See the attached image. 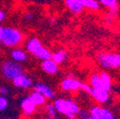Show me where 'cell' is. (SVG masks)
<instances>
[{
	"instance_id": "29",
	"label": "cell",
	"mask_w": 120,
	"mask_h": 119,
	"mask_svg": "<svg viewBox=\"0 0 120 119\" xmlns=\"http://www.w3.org/2000/svg\"><path fill=\"white\" fill-rule=\"evenodd\" d=\"M2 33H3V28L0 27V44L2 43Z\"/></svg>"
},
{
	"instance_id": "7",
	"label": "cell",
	"mask_w": 120,
	"mask_h": 119,
	"mask_svg": "<svg viewBox=\"0 0 120 119\" xmlns=\"http://www.w3.org/2000/svg\"><path fill=\"white\" fill-rule=\"evenodd\" d=\"M91 95L94 99L101 104H106L110 100V92L102 88H93Z\"/></svg>"
},
{
	"instance_id": "17",
	"label": "cell",
	"mask_w": 120,
	"mask_h": 119,
	"mask_svg": "<svg viewBox=\"0 0 120 119\" xmlns=\"http://www.w3.org/2000/svg\"><path fill=\"white\" fill-rule=\"evenodd\" d=\"M99 3L105 7H107L111 11V16H113L117 12L118 5H117V0H99Z\"/></svg>"
},
{
	"instance_id": "13",
	"label": "cell",
	"mask_w": 120,
	"mask_h": 119,
	"mask_svg": "<svg viewBox=\"0 0 120 119\" xmlns=\"http://www.w3.org/2000/svg\"><path fill=\"white\" fill-rule=\"evenodd\" d=\"M99 76H100L101 88L110 92L112 87V79L111 75L106 71H102L101 73H99Z\"/></svg>"
},
{
	"instance_id": "22",
	"label": "cell",
	"mask_w": 120,
	"mask_h": 119,
	"mask_svg": "<svg viewBox=\"0 0 120 119\" xmlns=\"http://www.w3.org/2000/svg\"><path fill=\"white\" fill-rule=\"evenodd\" d=\"M46 112L48 113L49 117H56L57 115V111L54 107L53 104H48V105H46Z\"/></svg>"
},
{
	"instance_id": "24",
	"label": "cell",
	"mask_w": 120,
	"mask_h": 119,
	"mask_svg": "<svg viewBox=\"0 0 120 119\" xmlns=\"http://www.w3.org/2000/svg\"><path fill=\"white\" fill-rule=\"evenodd\" d=\"M79 117H80V119H88L90 116V112H86V111H84V110H80V112H78V114H77Z\"/></svg>"
},
{
	"instance_id": "15",
	"label": "cell",
	"mask_w": 120,
	"mask_h": 119,
	"mask_svg": "<svg viewBox=\"0 0 120 119\" xmlns=\"http://www.w3.org/2000/svg\"><path fill=\"white\" fill-rule=\"evenodd\" d=\"M11 57L12 58L13 61L15 62H24L27 60L28 58V54L26 53V52L19 50V49H15V50H12L11 52Z\"/></svg>"
},
{
	"instance_id": "10",
	"label": "cell",
	"mask_w": 120,
	"mask_h": 119,
	"mask_svg": "<svg viewBox=\"0 0 120 119\" xmlns=\"http://www.w3.org/2000/svg\"><path fill=\"white\" fill-rule=\"evenodd\" d=\"M41 69L44 72H46L48 74H55L58 71V64H56L52 59H47V60H44L41 63Z\"/></svg>"
},
{
	"instance_id": "27",
	"label": "cell",
	"mask_w": 120,
	"mask_h": 119,
	"mask_svg": "<svg viewBox=\"0 0 120 119\" xmlns=\"http://www.w3.org/2000/svg\"><path fill=\"white\" fill-rule=\"evenodd\" d=\"M33 18H34V14H33V13H31V12L27 13L26 15H25V19H27V20H32Z\"/></svg>"
},
{
	"instance_id": "11",
	"label": "cell",
	"mask_w": 120,
	"mask_h": 119,
	"mask_svg": "<svg viewBox=\"0 0 120 119\" xmlns=\"http://www.w3.org/2000/svg\"><path fill=\"white\" fill-rule=\"evenodd\" d=\"M65 5L74 14L80 13L84 9L83 2L79 0H65Z\"/></svg>"
},
{
	"instance_id": "31",
	"label": "cell",
	"mask_w": 120,
	"mask_h": 119,
	"mask_svg": "<svg viewBox=\"0 0 120 119\" xmlns=\"http://www.w3.org/2000/svg\"><path fill=\"white\" fill-rule=\"evenodd\" d=\"M43 119H54V118H52V117H45V118H43Z\"/></svg>"
},
{
	"instance_id": "25",
	"label": "cell",
	"mask_w": 120,
	"mask_h": 119,
	"mask_svg": "<svg viewBox=\"0 0 120 119\" xmlns=\"http://www.w3.org/2000/svg\"><path fill=\"white\" fill-rule=\"evenodd\" d=\"M81 90L85 91L86 93H91V92H92V90H93V88H92V87H90V85H88V84L82 83V86H81Z\"/></svg>"
},
{
	"instance_id": "4",
	"label": "cell",
	"mask_w": 120,
	"mask_h": 119,
	"mask_svg": "<svg viewBox=\"0 0 120 119\" xmlns=\"http://www.w3.org/2000/svg\"><path fill=\"white\" fill-rule=\"evenodd\" d=\"M24 67L13 60H7L2 64V74L3 76L9 80H13L22 74H24Z\"/></svg>"
},
{
	"instance_id": "3",
	"label": "cell",
	"mask_w": 120,
	"mask_h": 119,
	"mask_svg": "<svg viewBox=\"0 0 120 119\" xmlns=\"http://www.w3.org/2000/svg\"><path fill=\"white\" fill-rule=\"evenodd\" d=\"M97 62L104 69H119L120 53L117 52H100L96 56Z\"/></svg>"
},
{
	"instance_id": "18",
	"label": "cell",
	"mask_w": 120,
	"mask_h": 119,
	"mask_svg": "<svg viewBox=\"0 0 120 119\" xmlns=\"http://www.w3.org/2000/svg\"><path fill=\"white\" fill-rule=\"evenodd\" d=\"M42 46V44H41V42H40V40L38 39V38H31L29 41H28V43H27V50L31 52L32 54L37 50V49H39L40 47Z\"/></svg>"
},
{
	"instance_id": "28",
	"label": "cell",
	"mask_w": 120,
	"mask_h": 119,
	"mask_svg": "<svg viewBox=\"0 0 120 119\" xmlns=\"http://www.w3.org/2000/svg\"><path fill=\"white\" fill-rule=\"evenodd\" d=\"M4 19H5V13L2 11H0V22L3 21Z\"/></svg>"
},
{
	"instance_id": "16",
	"label": "cell",
	"mask_w": 120,
	"mask_h": 119,
	"mask_svg": "<svg viewBox=\"0 0 120 119\" xmlns=\"http://www.w3.org/2000/svg\"><path fill=\"white\" fill-rule=\"evenodd\" d=\"M33 55H34V56H35L36 58H38V59H41L42 61L52 58V52H51L47 48H45V47H43V46H41L39 49H37V50L33 53Z\"/></svg>"
},
{
	"instance_id": "5",
	"label": "cell",
	"mask_w": 120,
	"mask_h": 119,
	"mask_svg": "<svg viewBox=\"0 0 120 119\" xmlns=\"http://www.w3.org/2000/svg\"><path fill=\"white\" fill-rule=\"evenodd\" d=\"M90 115L97 119H115L114 114L107 108L100 106H93L89 111Z\"/></svg>"
},
{
	"instance_id": "19",
	"label": "cell",
	"mask_w": 120,
	"mask_h": 119,
	"mask_svg": "<svg viewBox=\"0 0 120 119\" xmlns=\"http://www.w3.org/2000/svg\"><path fill=\"white\" fill-rule=\"evenodd\" d=\"M68 57V54L66 52L62 51V50H59L56 51L55 52L52 53V59L56 63V64H61L63 63Z\"/></svg>"
},
{
	"instance_id": "8",
	"label": "cell",
	"mask_w": 120,
	"mask_h": 119,
	"mask_svg": "<svg viewBox=\"0 0 120 119\" xmlns=\"http://www.w3.org/2000/svg\"><path fill=\"white\" fill-rule=\"evenodd\" d=\"M34 91L43 94L47 99H53L55 97V93L53 92L52 89H51L48 85L44 83H35L34 86Z\"/></svg>"
},
{
	"instance_id": "26",
	"label": "cell",
	"mask_w": 120,
	"mask_h": 119,
	"mask_svg": "<svg viewBox=\"0 0 120 119\" xmlns=\"http://www.w3.org/2000/svg\"><path fill=\"white\" fill-rule=\"evenodd\" d=\"M8 93V89L6 87H0V94L6 95Z\"/></svg>"
},
{
	"instance_id": "32",
	"label": "cell",
	"mask_w": 120,
	"mask_h": 119,
	"mask_svg": "<svg viewBox=\"0 0 120 119\" xmlns=\"http://www.w3.org/2000/svg\"><path fill=\"white\" fill-rule=\"evenodd\" d=\"M79 1H81V2H83V1H84V0H79Z\"/></svg>"
},
{
	"instance_id": "20",
	"label": "cell",
	"mask_w": 120,
	"mask_h": 119,
	"mask_svg": "<svg viewBox=\"0 0 120 119\" xmlns=\"http://www.w3.org/2000/svg\"><path fill=\"white\" fill-rule=\"evenodd\" d=\"M83 5H84V8L94 10V11H96L100 8V3L97 0H84Z\"/></svg>"
},
{
	"instance_id": "2",
	"label": "cell",
	"mask_w": 120,
	"mask_h": 119,
	"mask_svg": "<svg viewBox=\"0 0 120 119\" xmlns=\"http://www.w3.org/2000/svg\"><path fill=\"white\" fill-rule=\"evenodd\" d=\"M22 41H23V33L19 30L11 27L3 28L2 43L5 46L13 48L20 45Z\"/></svg>"
},
{
	"instance_id": "6",
	"label": "cell",
	"mask_w": 120,
	"mask_h": 119,
	"mask_svg": "<svg viewBox=\"0 0 120 119\" xmlns=\"http://www.w3.org/2000/svg\"><path fill=\"white\" fill-rule=\"evenodd\" d=\"M82 83L74 77H66L62 80L60 88L64 92H77L81 90Z\"/></svg>"
},
{
	"instance_id": "21",
	"label": "cell",
	"mask_w": 120,
	"mask_h": 119,
	"mask_svg": "<svg viewBox=\"0 0 120 119\" xmlns=\"http://www.w3.org/2000/svg\"><path fill=\"white\" fill-rule=\"evenodd\" d=\"M90 84L92 88H101V82H100V76L99 73H94L90 78Z\"/></svg>"
},
{
	"instance_id": "1",
	"label": "cell",
	"mask_w": 120,
	"mask_h": 119,
	"mask_svg": "<svg viewBox=\"0 0 120 119\" xmlns=\"http://www.w3.org/2000/svg\"><path fill=\"white\" fill-rule=\"evenodd\" d=\"M53 105L57 112L65 115L68 119H75L80 112L78 104L69 98H57L54 100Z\"/></svg>"
},
{
	"instance_id": "23",
	"label": "cell",
	"mask_w": 120,
	"mask_h": 119,
	"mask_svg": "<svg viewBox=\"0 0 120 119\" xmlns=\"http://www.w3.org/2000/svg\"><path fill=\"white\" fill-rule=\"evenodd\" d=\"M9 106V101L6 97L0 96V112L5 111Z\"/></svg>"
},
{
	"instance_id": "12",
	"label": "cell",
	"mask_w": 120,
	"mask_h": 119,
	"mask_svg": "<svg viewBox=\"0 0 120 119\" xmlns=\"http://www.w3.org/2000/svg\"><path fill=\"white\" fill-rule=\"evenodd\" d=\"M21 108L26 115H31L34 112L36 106H35V104L30 99V97H26L21 102Z\"/></svg>"
},
{
	"instance_id": "14",
	"label": "cell",
	"mask_w": 120,
	"mask_h": 119,
	"mask_svg": "<svg viewBox=\"0 0 120 119\" xmlns=\"http://www.w3.org/2000/svg\"><path fill=\"white\" fill-rule=\"evenodd\" d=\"M30 99H31L34 104L35 106L38 107V106H43L46 104V101H47V98L45 97L43 94H41L40 93L36 92V91H34L31 94H30Z\"/></svg>"
},
{
	"instance_id": "30",
	"label": "cell",
	"mask_w": 120,
	"mask_h": 119,
	"mask_svg": "<svg viewBox=\"0 0 120 119\" xmlns=\"http://www.w3.org/2000/svg\"><path fill=\"white\" fill-rule=\"evenodd\" d=\"M88 119H97V118H95V117H93V116H90Z\"/></svg>"
},
{
	"instance_id": "9",
	"label": "cell",
	"mask_w": 120,
	"mask_h": 119,
	"mask_svg": "<svg viewBox=\"0 0 120 119\" xmlns=\"http://www.w3.org/2000/svg\"><path fill=\"white\" fill-rule=\"evenodd\" d=\"M12 84L13 86H15L16 88L19 89H29L33 86V80L29 76L25 75V74H22V75L14 78L12 80Z\"/></svg>"
}]
</instances>
